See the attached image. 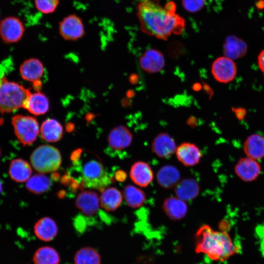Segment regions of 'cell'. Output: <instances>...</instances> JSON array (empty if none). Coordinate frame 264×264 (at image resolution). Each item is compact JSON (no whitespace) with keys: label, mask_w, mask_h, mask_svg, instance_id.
<instances>
[{"label":"cell","mask_w":264,"mask_h":264,"mask_svg":"<svg viewBox=\"0 0 264 264\" xmlns=\"http://www.w3.org/2000/svg\"><path fill=\"white\" fill-rule=\"evenodd\" d=\"M24 31V26L18 18L7 17L0 23V36L6 43L18 42L22 39Z\"/></svg>","instance_id":"cell-8"},{"label":"cell","mask_w":264,"mask_h":264,"mask_svg":"<svg viewBox=\"0 0 264 264\" xmlns=\"http://www.w3.org/2000/svg\"><path fill=\"white\" fill-rule=\"evenodd\" d=\"M12 124L16 137L23 145H29L36 140L39 127L36 118L28 115H16L12 118Z\"/></svg>","instance_id":"cell-6"},{"label":"cell","mask_w":264,"mask_h":264,"mask_svg":"<svg viewBox=\"0 0 264 264\" xmlns=\"http://www.w3.org/2000/svg\"><path fill=\"white\" fill-rule=\"evenodd\" d=\"M159 185L165 189L171 188L179 181L180 174L174 166L167 165L163 166L158 171L156 175Z\"/></svg>","instance_id":"cell-23"},{"label":"cell","mask_w":264,"mask_h":264,"mask_svg":"<svg viewBox=\"0 0 264 264\" xmlns=\"http://www.w3.org/2000/svg\"><path fill=\"white\" fill-rule=\"evenodd\" d=\"M261 167L256 160L247 157L241 158L235 167V172L242 180L250 182L259 176Z\"/></svg>","instance_id":"cell-11"},{"label":"cell","mask_w":264,"mask_h":264,"mask_svg":"<svg viewBox=\"0 0 264 264\" xmlns=\"http://www.w3.org/2000/svg\"><path fill=\"white\" fill-rule=\"evenodd\" d=\"M175 141L167 133H160L154 139L152 144V150L159 157L167 158L176 152Z\"/></svg>","instance_id":"cell-16"},{"label":"cell","mask_w":264,"mask_h":264,"mask_svg":"<svg viewBox=\"0 0 264 264\" xmlns=\"http://www.w3.org/2000/svg\"><path fill=\"white\" fill-rule=\"evenodd\" d=\"M101 258L94 248L87 246L79 249L74 257V264H101Z\"/></svg>","instance_id":"cell-29"},{"label":"cell","mask_w":264,"mask_h":264,"mask_svg":"<svg viewBox=\"0 0 264 264\" xmlns=\"http://www.w3.org/2000/svg\"><path fill=\"white\" fill-rule=\"evenodd\" d=\"M32 171L29 164L22 158L13 160L9 166V174L11 178L18 182L27 181Z\"/></svg>","instance_id":"cell-22"},{"label":"cell","mask_w":264,"mask_h":264,"mask_svg":"<svg viewBox=\"0 0 264 264\" xmlns=\"http://www.w3.org/2000/svg\"><path fill=\"white\" fill-rule=\"evenodd\" d=\"M31 93L22 85L3 77L0 81V111L9 113L23 108Z\"/></svg>","instance_id":"cell-3"},{"label":"cell","mask_w":264,"mask_h":264,"mask_svg":"<svg viewBox=\"0 0 264 264\" xmlns=\"http://www.w3.org/2000/svg\"><path fill=\"white\" fill-rule=\"evenodd\" d=\"M199 187L193 179H185L179 181L175 186L176 197L184 201L192 200L198 195Z\"/></svg>","instance_id":"cell-25"},{"label":"cell","mask_w":264,"mask_h":264,"mask_svg":"<svg viewBox=\"0 0 264 264\" xmlns=\"http://www.w3.org/2000/svg\"><path fill=\"white\" fill-rule=\"evenodd\" d=\"M34 2L39 12L48 14L56 10L59 4V0H34Z\"/></svg>","instance_id":"cell-32"},{"label":"cell","mask_w":264,"mask_h":264,"mask_svg":"<svg viewBox=\"0 0 264 264\" xmlns=\"http://www.w3.org/2000/svg\"><path fill=\"white\" fill-rule=\"evenodd\" d=\"M2 184L1 180L0 179V194L2 192Z\"/></svg>","instance_id":"cell-37"},{"label":"cell","mask_w":264,"mask_h":264,"mask_svg":"<svg viewBox=\"0 0 264 264\" xmlns=\"http://www.w3.org/2000/svg\"><path fill=\"white\" fill-rule=\"evenodd\" d=\"M139 62L142 69L149 73L158 72L165 66L163 54L155 49L145 51L140 57Z\"/></svg>","instance_id":"cell-10"},{"label":"cell","mask_w":264,"mask_h":264,"mask_svg":"<svg viewBox=\"0 0 264 264\" xmlns=\"http://www.w3.org/2000/svg\"><path fill=\"white\" fill-rule=\"evenodd\" d=\"M130 176L132 182L140 187L148 186L154 178L153 171L150 165L144 161H138L131 167Z\"/></svg>","instance_id":"cell-14"},{"label":"cell","mask_w":264,"mask_h":264,"mask_svg":"<svg viewBox=\"0 0 264 264\" xmlns=\"http://www.w3.org/2000/svg\"><path fill=\"white\" fill-rule=\"evenodd\" d=\"M42 138L49 142H57L63 136V129L61 124L54 119H47L42 124L40 129Z\"/></svg>","instance_id":"cell-24"},{"label":"cell","mask_w":264,"mask_h":264,"mask_svg":"<svg viewBox=\"0 0 264 264\" xmlns=\"http://www.w3.org/2000/svg\"><path fill=\"white\" fill-rule=\"evenodd\" d=\"M59 31L65 40L76 41L85 34V26L81 18L75 14L65 17L60 22Z\"/></svg>","instance_id":"cell-7"},{"label":"cell","mask_w":264,"mask_h":264,"mask_svg":"<svg viewBox=\"0 0 264 264\" xmlns=\"http://www.w3.org/2000/svg\"><path fill=\"white\" fill-rule=\"evenodd\" d=\"M205 0H182L183 7L189 12L199 11L205 4Z\"/></svg>","instance_id":"cell-33"},{"label":"cell","mask_w":264,"mask_h":264,"mask_svg":"<svg viewBox=\"0 0 264 264\" xmlns=\"http://www.w3.org/2000/svg\"><path fill=\"white\" fill-rule=\"evenodd\" d=\"M243 150L247 157L259 160L264 157V137L258 134H253L247 137Z\"/></svg>","instance_id":"cell-21"},{"label":"cell","mask_w":264,"mask_h":264,"mask_svg":"<svg viewBox=\"0 0 264 264\" xmlns=\"http://www.w3.org/2000/svg\"><path fill=\"white\" fill-rule=\"evenodd\" d=\"M58 230L55 221L49 217L40 219L34 226V232L36 237L44 242H49L54 239Z\"/></svg>","instance_id":"cell-18"},{"label":"cell","mask_w":264,"mask_h":264,"mask_svg":"<svg viewBox=\"0 0 264 264\" xmlns=\"http://www.w3.org/2000/svg\"><path fill=\"white\" fill-rule=\"evenodd\" d=\"M123 196L127 204L133 208L142 206L146 199L144 192L140 188L132 185L126 186Z\"/></svg>","instance_id":"cell-30"},{"label":"cell","mask_w":264,"mask_h":264,"mask_svg":"<svg viewBox=\"0 0 264 264\" xmlns=\"http://www.w3.org/2000/svg\"><path fill=\"white\" fill-rule=\"evenodd\" d=\"M34 264H59L60 257L54 248L45 246L39 248L33 257Z\"/></svg>","instance_id":"cell-28"},{"label":"cell","mask_w":264,"mask_h":264,"mask_svg":"<svg viewBox=\"0 0 264 264\" xmlns=\"http://www.w3.org/2000/svg\"><path fill=\"white\" fill-rule=\"evenodd\" d=\"M162 207L166 215L173 220L182 219L186 215L188 210L185 201L176 197H171L166 199Z\"/></svg>","instance_id":"cell-19"},{"label":"cell","mask_w":264,"mask_h":264,"mask_svg":"<svg viewBox=\"0 0 264 264\" xmlns=\"http://www.w3.org/2000/svg\"><path fill=\"white\" fill-rule=\"evenodd\" d=\"M176 155L178 160L186 166H193L201 159V152L195 144L184 142L176 147Z\"/></svg>","instance_id":"cell-13"},{"label":"cell","mask_w":264,"mask_h":264,"mask_svg":"<svg viewBox=\"0 0 264 264\" xmlns=\"http://www.w3.org/2000/svg\"><path fill=\"white\" fill-rule=\"evenodd\" d=\"M62 161L60 152L56 148L48 145L37 147L30 156L33 168L41 173H51L57 171Z\"/></svg>","instance_id":"cell-5"},{"label":"cell","mask_w":264,"mask_h":264,"mask_svg":"<svg viewBox=\"0 0 264 264\" xmlns=\"http://www.w3.org/2000/svg\"><path fill=\"white\" fill-rule=\"evenodd\" d=\"M175 5L169 2L162 7L154 0H141L137 16L143 32L161 40L172 34H179L185 27V21L175 13Z\"/></svg>","instance_id":"cell-1"},{"label":"cell","mask_w":264,"mask_h":264,"mask_svg":"<svg viewBox=\"0 0 264 264\" xmlns=\"http://www.w3.org/2000/svg\"><path fill=\"white\" fill-rule=\"evenodd\" d=\"M23 108L34 115H42L48 110L49 101L47 97L40 92L31 93Z\"/></svg>","instance_id":"cell-20"},{"label":"cell","mask_w":264,"mask_h":264,"mask_svg":"<svg viewBox=\"0 0 264 264\" xmlns=\"http://www.w3.org/2000/svg\"><path fill=\"white\" fill-rule=\"evenodd\" d=\"M20 71L25 80L34 83L40 81L44 72L42 62L37 59L31 58L24 61L21 65Z\"/></svg>","instance_id":"cell-17"},{"label":"cell","mask_w":264,"mask_h":264,"mask_svg":"<svg viewBox=\"0 0 264 264\" xmlns=\"http://www.w3.org/2000/svg\"><path fill=\"white\" fill-rule=\"evenodd\" d=\"M76 170L80 172L81 179L88 188L102 190L110 182L105 169L98 158H89L80 163L77 161Z\"/></svg>","instance_id":"cell-4"},{"label":"cell","mask_w":264,"mask_h":264,"mask_svg":"<svg viewBox=\"0 0 264 264\" xmlns=\"http://www.w3.org/2000/svg\"><path fill=\"white\" fill-rule=\"evenodd\" d=\"M122 195L117 189L111 187L105 190L100 197L101 207L106 211H113L122 203Z\"/></svg>","instance_id":"cell-27"},{"label":"cell","mask_w":264,"mask_h":264,"mask_svg":"<svg viewBox=\"0 0 264 264\" xmlns=\"http://www.w3.org/2000/svg\"><path fill=\"white\" fill-rule=\"evenodd\" d=\"M258 63L260 69L264 73V49L260 52L258 56Z\"/></svg>","instance_id":"cell-34"},{"label":"cell","mask_w":264,"mask_h":264,"mask_svg":"<svg viewBox=\"0 0 264 264\" xmlns=\"http://www.w3.org/2000/svg\"><path fill=\"white\" fill-rule=\"evenodd\" d=\"M77 208L87 217L95 215L99 208V199L97 193L90 191L80 193L76 200Z\"/></svg>","instance_id":"cell-12"},{"label":"cell","mask_w":264,"mask_h":264,"mask_svg":"<svg viewBox=\"0 0 264 264\" xmlns=\"http://www.w3.org/2000/svg\"><path fill=\"white\" fill-rule=\"evenodd\" d=\"M0 154H1V151H0Z\"/></svg>","instance_id":"cell-38"},{"label":"cell","mask_w":264,"mask_h":264,"mask_svg":"<svg viewBox=\"0 0 264 264\" xmlns=\"http://www.w3.org/2000/svg\"><path fill=\"white\" fill-rule=\"evenodd\" d=\"M116 177L117 180L123 181L126 178V174L124 172L122 171H120L117 173Z\"/></svg>","instance_id":"cell-35"},{"label":"cell","mask_w":264,"mask_h":264,"mask_svg":"<svg viewBox=\"0 0 264 264\" xmlns=\"http://www.w3.org/2000/svg\"><path fill=\"white\" fill-rule=\"evenodd\" d=\"M51 183L49 178L46 176L36 174L27 180L25 187L30 192L40 194L47 191L51 186Z\"/></svg>","instance_id":"cell-31"},{"label":"cell","mask_w":264,"mask_h":264,"mask_svg":"<svg viewBox=\"0 0 264 264\" xmlns=\"http://www.w3.org/2000/svg\"><path fill=\"white\" fill-rule=\"evenodd\" d=\"M132 138V134L130 130L124 126L120 125L110 131L108 140L111 149L121 151L131 145Z\"/></svg>","instance_id":"cell-15"},{"label":"cell","mask_w":264,"mask_h":264,"mask_svg":"<svg viewBox=\"0 0 264 264\" xmlns=\"http://www.w3.org/2000/svg\"><path fill=\"white\" fill-rule=\"evenodd\" d=\"M211 72L217 81L226 83L232 81L235 78L237 67L232 59L225 56L220 57L214 61Z\"/></svg>","instance_id":"cell-9"},{"label":"cell","mask_w":264,"mask_h":264,"mask_svg":"<svg viewBox=\"0 0 264 264\" xmlns=\"http://www.w3.org/2000/svg\"><path fill=\"white\" fill-rule=\"evenodd\" d=\"M257 6H258L259 8H262V7H264V1H260L257 3Z\"/></svg>","instance_id":"cell-36"},{"label":"cell","mask_w":264,"mask_h":264,"mask_svg":"<svg viewBox=\"0 0 264 264\" xmlns=\"http://www.w3.org/2000/svg\"><path fill=\"white\" fill-rule=\"evenodd\" d=\"M195 240L196 252L205 254L216 261L223 262L239 251L228 233L215 231L208 225L198 229Z\"/></svg>","instance_id":"cell-2"},{"label":"cell","mask_w":264,"mask_h":264,"mask_svg":"<svg viewBox=\"0 0 264 264\" xmlns=\"http://www.w3.org/2000/svg\"><path fill=\"white\" fill-rule=\"evenodd\" d=\"M246 50L245 43L235 36L228 37L223 45V52L225 57L231 59L242 57Z\"/></svg>","instance_id":"cell-26"}]
</instances>
